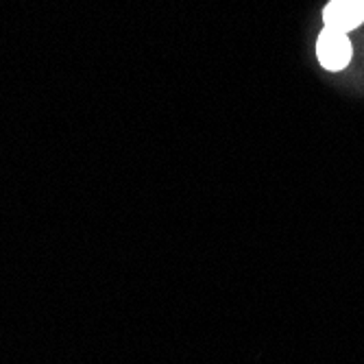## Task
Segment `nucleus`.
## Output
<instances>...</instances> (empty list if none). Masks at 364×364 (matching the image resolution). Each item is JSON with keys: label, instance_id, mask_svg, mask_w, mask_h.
Masks as SVG:
<instances>
[{"label": "nucleus", "instance_id": "nucleus-1", "mask_svg": "<svg viewBox=\"0 0 364 364\" xmlns=\"http://www.w3.org/2000/svg\"><path fill=\"white\" fill-rule=\"evenodd\" d=\"M351 55H353V48H351L347 33L327 28V26L321 31V36L316 40V57L325 70L329 73L345 70L351 61Z\"/></svg>", "mask_w": 364, "mask_h": 364}, {"label": "nucleus", "instance_id": "nucleus-2", "mask_svg": "<svg viewBox=\"0 0 364 364\" xmlns=\"http://www.w3.org/2000/svg\"><path fill=\"white\" fill-rule=\"evenodd\" d=\"M323 22L327 28L349 33L364 24V0H329L323 9Z\"/></svg>", "mask_w": 364, "mask_h": 364}]
</instances>
